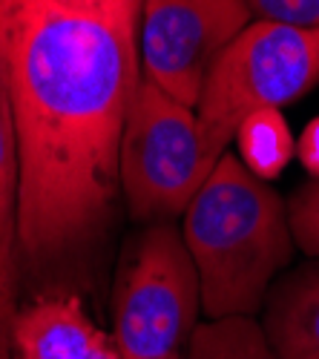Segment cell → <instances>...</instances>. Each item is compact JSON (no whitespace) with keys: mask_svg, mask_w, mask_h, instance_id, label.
<instances>
[{"mask_svg":"<svg viewBox=\"0 0 319 359\" xmlns=\"http://www.w3.org/2000/svg\"><path fill=\"white\" fill-rule=\"evenodd\" d=\"M247 23H253L247 0H144L141 75L196 109L210 67Z\"/></svg>","mask_w":319,"mask_h":359,"instance_id":"6","label":"cell"},{"mask_svg":"<svg viewBox=\"0 0 319 359\" xmlns=\"http://www.w3.org/2000/svg\"><path fill=\"white\" fill-rule=\"evenodd\" d=\"M184 359H276L262 322L253 316H222L196 325Z\"/></svg>","mask_w":319,"mask_h":359,"instance_id":"10","label":"cell"},{"mask_svg":"<svg viewBox=\"0 0 319 359\" xmlns=\"http://www.w3.org/2000/svg\"><path fill=\"white\" fill-rule=\"evenodd\" d=\"M236 158L262 182L282 175V170L294 161L297 141L279 109H262L245 118L236 130Z\"/></svg>","mask_w":319,"mask_h":359,"instance_id":"9","label":"cell"},{"mask_svg":"<svg viewBox=\"0 0 319 359\" xmlns=\"http://www.w3.org/2000/svg\"><path fill=\"white\" fill-rule=\"evenodd\" d=\"M287 222H291L294 245L305 256L319 259V178H311L291 196Z\"/></svg>","mask_w":319,"mask_h":359,"instance_id":"12","label":"cell"},{"mask_svg":"<svg viewBox=\"0 0 319 359\" xmlns=\"http://www.w3.org/2000/svg\"><path fill=\"white\" fill-rule=\"evenodd\" d=\"M319 83V29H297L253 20L227 43L210 67L196 118L201 141L219 161L245 118L262 109H282Z\"/></svg>","mask_w":319,"mask_h":359,"instance_id":"3","label":"cell"},{"mask_svg":"<svg viewBox=\"0 0 319 359\" xmlns=\"http://www.w3.org/2000/svg\"><path fill=\"white\" fill-rule=\"evenodd\" d=\"M182 236L208 319L256 316L297 248L282 196L230 149L184 210Z\"/></svg>","mask_w":319,"mask_h":359,"instance_id":"2","label":"cell"},{"mask_svg":"<svg viewBox=\"0 0 319 359\" xmlns=\"http://www.w3.org/2000/svg\"><path fill=\"white\" fill-rule=\"evenodd\" d=\"M144 0H0V93L18 147L15 245L35 273L83 259L121 198Z\"/></svg>","mask_w":319,"mask_h":359,"instance_id":"1","label":"cell"},{"mask_svg":"<svg viewBox=\"0 0 319 359\" xmlns=\"http://www.w3.org/2000/svg\"><path fill=\"white\" fill-rule=\"evenodd\" d=\"M201 311L198 273L172 222H153L124 250L112 342L124 359H184Z\"/></svg>","mask_w":319,"mask_h":359,"instance_id":"4","label":"cell"},{"mask_svg":"<svg viewBox=\"0 0 319 359\" xmlns=\"http://www.w3.org/2000/svg\"><path fill=\"white\" fill-rule=\"evenodd\" d=\"M86 359H124L121 353H118V348H115V342H112V337H104L101 339V345L86 356Z\"/></svg>","mask_w":319,"mask_h":359,"instance_id":"15","label":"cell"},{"mask_svg":"<svg viewBox=\"0 0 319 359\" xmlns=\"http://www.w3.org/2000/svg\"><path fill=\"white\" fill-rule=\"evenodd\" d=\"M216 164L201 141L196 109L141 75L118 153L130 216L147 224L184 216Z\"/></svg>","mask_w":319,"mask_h":359,"instance_id":"5","label":"cell"},{"mask_svg":"<svg viewBox=\"0 0 319 359\" xmlns=\"http://www.w3.org/2000/svg\"><path fill=\"white\" fill-rule=\"evenodd\" d=\"M18 216V147L6 98L0 93V273L6 271Z\"/></svg>","mask_w":319,"mask_h":359,"instance_id":"11","label":"cell"},{"mask_svg":"<svg viewBox=\"0 0 319 359\" xmlns=\"http://www.w3.org/2000/svg\"><path fill=\"white\" fill-rule=\"evenodd\" d=\"M104 337L75 296H41L12 322L18 359H86Z\"/></svg>","mask_w":319,"mask_h":359,"instance_id":"7","label":"cell"},{"mask_svg":"<svg viewBox=\"0 0 319 359\" xmlns=\"http://www.w3.org/2000/svg\"><path fill=\"white\" fill-rule=\"evenodd\" d=\"M297 156L302 167L311 172V178H319V118L305 124L299 141H297Z\"/></svg>","mask_w":319,"mask_h":359,"instance_id":"14","label":"cell"},{"mask_svg":"<svg viewBox=\"0 0 319 359\" xmlns=\"http://www.w3.org/2000/svg\"><path fill=\"white\" fill-rule=\"evenodd\" d=\"M259 20L297 29H319V0H247Z\"/></svg>","mask_w":319,"mask_h":359,"instance_id":"13","label":"cell"},{"mask_svg":"<svg viewBox=\"0 0 319 359\" xmlns=\"http://www.w3.org/2000/svg\"><path fill=\"white\" fill-rule=\"evenodd\" d=\"M262 308L276 359H319V259L282 273Z\"/></svg>","mask_w":319,"mask_h":359,"instance_id":"8","label":"cell"}]
</instances>
